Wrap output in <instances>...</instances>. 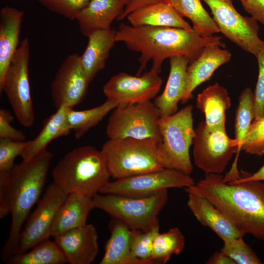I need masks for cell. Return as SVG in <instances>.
I'll use <instances>...</instances> for the list:
<instances>
[{"label":"cell","instance_id":"1","mask_svg":"<svg viewBox=\"0 0 264 264\" xmlns=\"http://www.w3.org/2000/svg\"><path fill=\"white\" fill-rule=\"evenodd\" d=\"M52 157L46 150L0 172V218L11 216L9 235L1 253L5 262L18 252L22 227L40 198Z\"/></svg>","mask_w":264,"mask_h":264},{"label":"cell","instance_id":"2","mask_svg":"<svg viewBox=\"0 0 264 264\" xmlns=\"http://www.w3.org/2000/svg\"><path fill=\"white\" fill-rule=\"evenodd\" d=\"M221 37H202L194 29L188 30L170 27L133 26L121 23L116 32V42L124 43L130 50L139 52L140 66L136 75L140 76L148 62H153L151 69L161 72L165 59L177 56L186 57L189 64L199 56L205 47L225 44Z\"/></svg>","mask_w":264,"mask_h":264},{"label":"cell","instance_id":"3","mask_svg":"<svg viewBox=\"0 0 264 264\" xmlns=\"http://www.w3.org/2000/svg\"><path fill=\"white\" fill-rule=\"evenodd\" d=\"M184 189L210 201L244 235L264 242V181L236 183L225 181L220 174H209Z\"/></svg>","mask_w":264,"mask_h":264},{"label":"cell","instance_id":"4","mask_svg":"<svg viewBox=\"0 0 264 264\" xmlns=\"http://www.w3.org/2000/svg\"><path fill=\"white\" fill-rule=\"evenodd\" d=\"M53 182L67 194L78 193L93 198L111 177L102 152L85 145L68 152L52 172Z\"/></svg>","mask_w":264,"mask_h":264},{"label":"cell","instance_id":"5","mask_svg":"<svg viewBox=\"0 0 264 264\" xmlns=\"http://www.w3.org/2000/svg\"><path fill=\"white\" fill-rule=\"evenodd\" d=\"M161 143L153 138L109 139L101 151L111 177L120 179L166 168Z\"/></svg>","mask_w":264,"mask_h":264},{"label":"cell","instance_id":"6","mask_svg":"<svg viewBox=\"0 0 264 264\" xmlns=\"http://www.w3.org/2000/svg\"><path fill=\"white\" fill-rule=\"evenodd\" d=\"M168 198V190H165L146 197L98 194L92 198L94 208L121 220L132 230L147 231L159 226L158 216Z\"/></svg>","mask_w":264,"mask_h":264},{"label":"cell","instance_id":"7","mask_svg":"<svg viewBox=\"0 0 264 264\" xmlns=\"http://www.w3.org/2000/svg\"><path fill=\"white\" fill-rule=\"evenodd\" d=\"M193 106L188 105L178 112L160 116L158 124L162 136L161 150L166 168L186 175L193 171L189 153L195 136Z\"/></svg>","mask_w":264,"mask_h":264},{"label":"cell","instance_id":"8","mask_svg":"<svg viewBox=\"0 0 264 264\" xmlns=\"http://www.w3.org/2000/svg\"><path fill=\"white\" fill-rule=\"evenodd\" d=\"M29 43L26 38L18 46L0 84V92H4L18 121L26 128L35 122L29 78Z\"/></svg>","mask_w":264,"mask_h":264},{"label":"cell","instance_id":"9","mask_svg":"<svg viewBox=\"0 0 264 264\" xmlns=\"http://www.w3.org/2000/svg\"><path fill=\"white\" fill-rule=\"evenodd\" d=\"M158 108L151 101L118 106L110 115L106 128L109 139L153 138L162 142L158 122Z\"/></svg>","mask_w":264,"mask_h":264},{"label":"cell","instance_id":"10","mask_svg":"<svg viewBox=\"0 0 264 264\" xmlns=\"http://www.w3.org/2000/svg\"><path fill=\"white\" fill-rule=\"evenodd\" d=\"M193 144L194 163L206 174L222 173L237 152L225 126L209 127L204 121L195 129Z\"/></svg>","mask_w":264,"mask_h":264},{"label":"cell","instance_id":"11","mask_svg":"<svg viewBox=\"0 0 264 264\" xmlns=\"http://www.w3.org/2000/svg\"><path fill=\"white\" fill-rule=\"evenodd\" d=\"M210 8L220 32L245 51L256 57L264 44L259 36L258 22L241 15L233 0H201Z\"/></svg>","mask_w":264,"mask_h":264},{"label":"cell","instance_id":"12","mask_svg":"<svg viewBox=\"0 0 264 264\" xmlns=\"http://www.w3.org/2000/svg\"><path fill=\"white\" fill-rule=\"evenodd\" d=\"M195 183L190 175L166 168L109 181L101 189L100 193L146 197L170 188L184 189Z\"/></svg>","mask_w":264,"mask_h":264},{"label":"cell","instance_id":"13","mask_svg":"<svg viewBox=\"0 0 264 264\" xmlns=\"http://www.w3.org/2000/svg\"><path fill=\"white\" fill-rule=\"evenodd\" d=\"M67 195L54 182L46 187L21 231L17 254L25 252L49 239L54 218Z\"/></svg>","mask_w":264,"mask_h":264},{"label":"cell","instance_id":"14","mask_svg":"<svg viewBox=\"0 0 264 264\" xmlns=\"http://www.w3.org/2000/svg\"><path fill=\"white\" fill-rule=\"evenodd\" d=\"M159 73L151 69L142 75L121 72L111 77L103 87L108 99L118 106H127L151 101L160 89Z\"/></svg>","mask_w":264,"mask_h":264},{"label":"cell","instance_id":"15","mask_svg":"<svg viewBox=\"0 0 264 264\" xmlns=\"http://www.w3.org/2000/svg\"><path fill=\"white\" fill-rule=\"evenodd\" d=\"M82 66L80 56L68 55L58 69L51 86L54 106L73 108L84 99L89 83Z\"/></svg>","mask_w":264,"mask_h":264},{"label":"cell","instance_id":"16","mask_svg":"<svg viewBox=\"0 0 264 264\" xmlns=\"http://www.w3.org/2000/svg\"><path fill=\"white\" fill-rule=\"evenodd\" d=\"M54 238L70 264H90L99 251L98 233L92 224L87 223Z\"/></svg>","mask_w":264,"mask_h":264},{"label":"cell","instance_id":"17","mask_svg":"<svg viewBox=\"0 0 264 264\" xmlns=\"http://www.w3.org/2000/svg\"><path fill=\"white\" fill-rule=\"evenodd\" d=\"M188 59L183 56L170 58V69L163 92L153 102L160 110L161 116L176 113L177 104L184 97L188 87Z\"/></svg>","mask_w":264,"mask_h":264},{"label":"cell","instance_id":"18","mask_svg":"<svg viewBox=\"0 0 264 264\" xmlns=\"http://www.w3.org/2000/svg\"><path fill=\"white\" fill-rule=\"evenodd\" d=\"M221 47L218 44L206 46L197 59L188 65V84L186 93L181 101L182 103L187 102L198 86L209 80L217 69L230 61L231 53Z\"/></svg>","mask_w":264,"mask_h":264},{"label":"cell","instance_id":"19","mask_svg":"<svg viewBox=\"0 0 264 264\" xmlns=\"http://www.w3.org/2000/svg\"><path fill=\"white\" fill-rule=\"evenodd\" d=\"M92 198L78 193L68 194L56 215L50 236L54 237L86 224L94 208Z\"/></svg>","mask_w":264,"mask_h":264},{"label":"cell","instance_id":"20","mask_svg":"<svg viewBox=\"0 0 264 264\" xmlns=\"http://www.w3.org/2000/svg\"><path fill=\"white\" fill-rule=\"evenodd\" d=\"M125 6L121 0H91L75 19L80 31L88 37L95 31L110 28Z\"/></svg>","mask_w":264,"mask_h":264},{"label":"cell","instance_id":"21","mask_svg":"<svg viewBox=\"0 0 264 264\" xmlns=\"http://www.w3.org/2000/svg\"><path fill=\"white\" fill-rule=\"evenodd\" d=\"M187 206L202 225L210 228L221 240L244 235L223 212L207 198L188 194Z\"/></svg>","mask_w":264,"mask_h":264},{"label":"cell","instance_id":"22","mask_svg":"<svg viewBox=\"0 0 264 264\" xmlns=\"http://www.w3.org/2000/svg\"><path fill=\"white\" fill-rule=\"evenodd\" d=\"M126 18L133 26L147 25L193 29L166 0L138 8L130 13Z\"/></svg>","mask_w":264,"mask_h":264},{"label":"cell","instance_id":"23","mask_svg":"<svg viewBox=\"0 0 264 264\" xmlns=\"http://www.w3.org/2000/svg\"><path fill=\"white\" fill-rule=\"evenodd\" d=\"M23 12L5 6L0 11V84L18 47Z\"/></svg>","mask_w":264,"mask_h":264},{"label":"cell","instance_id":"24","mask_svg":"<svg viewBox=\"0 0 264 264\" xmlns=\"http://www.w3.org/2000/svg\"><path fill=\"white\" fill-rule=\"evenodd\" d=\"M116 32L110 28L95 31L88 36L87 47L80 58L82 66L89 82L104 68L110 51L116 42Z\"/></svg>","mask_w":264,"mask_h":264},{"label":"cell","instance_id":"25","mask_svg":"<svg viewBox=\"0 0 264 264\" xmlns=\"http://www.w3.org/2000/svg\"><path fill=\"white\" fill-rule=\"evenodd\" d=\"M110 237L106 243L100 264H146L134 258L131 252L132 230L121 220L112 218L109 222Z\"/></svg>","mask_w":264,"mask_h":264},{"label":"cell","instance_id":"26","mask_svg":"<svg viewBox=\"0 0 264 264\" xmlns=\"http://www.w3.org/2000/svg\"><path fill=\"white\" fill-rule=\"evenodd\" d=\"M69 108L63 106L47 118L43 127L22 153V160H29L46 150L47 146L53 140L68 135L71 131L68 121Z\"/></svg>","mask_w":264,"mask_h":264},{"label":"cell","instance_id":"27","mask_svg":"<svg viewBox=\"0 0 264 264\" xmlns=\"http://www.w3.org/2000/svg\"><path fill=\"white\" fill-rule=\"evenodd\" d=\"M231 105L227 89L218 83L205 88L197 99V107L204 114L209 127L225 126V112Z\"/></svg>","mask_w":264,"mask_h":264},{"label":"cell","instance_id":"28","mask_svg":"<svg viewBox=\"0 0 264 264\" xmlns=\"http://www.w3.org/2000/svg\"><path fill=\"white\" fill-rule=\"evenodd\" d=\"M182 18H188L193 29L202 37H209L220 32L214 20L205 10L201 0H166Z\"/></svg>","mask_w":264,"mask_h":264},{"label":"cell","instance_id":"29","mask_svg":"<svg viewBox=\"0 0 264 264\" xmlns=\"http://www.w3.org/2000/svg\"><path fill=\"white\" fill-rule=\"evenodd\" d=\"M254 118V92L250 88H247L242 91L239 98L238 105L235 112L234 140L237 152L232 168H237L239 153Z\"/></svg>","mask_w":264,"mask_h":264},{"label":"cell","instance_id":"30","mask_svg":"<svg viewBox=\"0 0 264 264\" xmlns=\"http://www.w3.org/2000/svg\"><path fill=\"white\" fill-rule=\"evenodd\" d=\"M31 250L10 258L8 264H63L67 263L62 250L55 242L47 239Z\"/></svg>","mask_w":264,"mask_h":264},{"label":"cell","instance_id":"31","mask_svg":"<svg viewBox=\"0 0 264 264\" xmlns=\"http://www.w3.org/2000/svg\"><path fill=\"white\" fill-rule=\"evenodd\" d=\"M117 106L115 102L107 99L103 104L90 109L75 110L73 109H69L68 121L70 129L74 132L76 138L81 137Z\"/></svg>","mask_w":264,"mask_h":264},{"label":"cell","instance_id":"32","mask_svg":"<svg viewBox=\"0 0 264 264\" xmlns=\"http://www.w3.org/2000/svg\"><path fill=\"white\" fill-rule=\"evenodd\" d=\"M185 246V237L176 227L155 236L153 242L151 259L154 264H165L173 255L180 254Z\"/></svg>","mask_w":264,"mask_h":264},{"label":"cell","instance_id":"33","mask_svg":"<svg viewBox=\"0 0 264 264\" xmlns=\"http://www.w3.org/2000/svg\"><path fill=\"white\" fill-rule=\"evenodd\" d=\"M242 237L222 239L223 244L220 250L231 258L236 264H262L254 251L244 241Z\"/></svg>","mask_w":264,"mask_h":264},{"label":"cell","instance_id":"34","mask_svg":"<svg viewBox=\"0 0 264 264\" xmlns=\"http://www.w3.org/2000/svg\"><path fill=\"white\" fill-rule=\"evenodd\" d=\"M159 232V226L147 231L132 230L131 252L132 257L145 262L146 264H154L151 259L153 242Z\"/></svg>","mask_w":264,"mask_h":264},{"label":"cell","instance_id":"35","mask_svg":"<svg viewBox=\"0 0 264 264\" xmlns=\"http://www.w3.org/2000/svg\"><path fill=\"white\" fill-rule=\"evenodd\" d=\"M242 150L247 154L258 156L264 154V116L253 120Z\"/></svg>","mask_w":264,"mask_h":264},{"label":"cell","instance_id":"36","mask_svg":"<svg viewBox=\"0 0 264 264\" xmlns=\"http://www.w3.org/2000/svg\"><path fill=\"white\" fill-rule=\"evenodd\" d=\"M29 142L0 139V172L9 170L14 165L16 157L21 155Z\"/></svg>","mask_w":264,"mask_h":264},{"label":"cell","instance_id":"37","mask_svg":"<svg viewBox=\"0 0 264 264\" xmlns=\"http://www.w3.org/2000/svg\"><path fill=\"white\" fill-rule=\"evenodd\" d=\"M259 72L256 88L254 92V119L264 116V44L256 57Z\"/></svg>","mask_w":264,"mask_h":264},{"label":"cell","instance_id":"38","mask_svg":"<svg viewBox=\"0 0 264 264\" xmlns=\"http://www.w3.org/2000/svg\"><path fill=\"white\" fill-rule=\"evenodd\" d=\"M13 116L7 110H0V138L13 141H25L24 133L11 125Z\"/></svg>","mask_w":264,"mask_h":264},{"label":"cell","instance_id":"39","mask_svg":"<svg viewBox=\"0 0 264 264\" xmlns=\"http://www.w3.org/2000/svg\"><path fill=\"white\" fill-rule=\"evenodd\" d=\"M91 0H58L54 7V11L70 19H75L77 15Z\"/></svg>","mask_w":264,"mask_h":264},{"label":"cell","instance_id":"40","mask_svg":"<svg viewBox=\"0 0 264 264\" xmlns=\"http://www.w3.org/2000/svg\"><path fill=\"white\" fill-rule=\"evenodd\" d=\"M241 2L245 11L264 25V0H243Z\"/></svg>","mask_w":264,"mask_h":264},{"label":"cell","instance_id":"41","mask_svg":"<svg viewBox=\"0 0 264 264\" xmlns=\"http://www.w3.org/2000/svg\"><path fill=\"white\" fill-rule=\"evenodd\" d=\"M165 0H132L127 5L120 16L117 19L122 20L125 19L127 16L132 12L144 6Z\"/></svg>","mask_w":264,"mask_h":264},{"label":"cell","instance_id":"42","mask_svg":"<svg viewBox=\"0 0 264 264\" xmlns=\"http://www.w3.org/2000/svg\"><path fill=\"white\" fill-rule=\"evenodd\" d=\"M251 180H259L264 182V165L257 172L253 174L242 172V176H240L232 181L238 183Z\"/></svg>","mask_w":264,"mask_h":264},{"label":"cell","instance_id":"43","mask_svg":"<svg viewBox=\"0 0 264 264\" xmlns=\"http://www.w3.org/2000/svg\"><path fill=\"white\" fill-rule=\"evenodd\" d=\"M207 264H236L228 256L221 250L216 252L206 262Z\"/></svg>","mask_w":264,"mask_h":264},{"label":"cell","instance_id":"44","mask_svg":"<svg viewBox=\"0 0 264 264\" xmlns=\"http://www.w3.org/2000/svg\"><path fill=\"white\" fill-rule=\"evenodd\" d=\"M42 5L52 11L58 0H37Z\"/></svg>","mask_w":264,"mask_h":264},{"label":"cell","instance_id":"45","mask_svg":"<svg viewBox=\"0 0 264 264\" xmlns=\"http://www.w3.org/2000/svg\"><path fill=\"white\" fill-rule=\"evenodd\" d=\"M126 5H128L132 0H121Z\"/></svg>","mask_w":264,"mask_h":264},{"label":"cell","instance_id":"46","mask_svg":"<svg viewBox=\"0 0 264 264\" xmlns=\"http://www.w3.org/2000/svg\"><path fill=\"white\" fill-rule=\"evenodd\" d=\"M240 0L241 1H242L243 0Z\"/></svg>","mask_w":264,"mask_h":264}]
</instances>
